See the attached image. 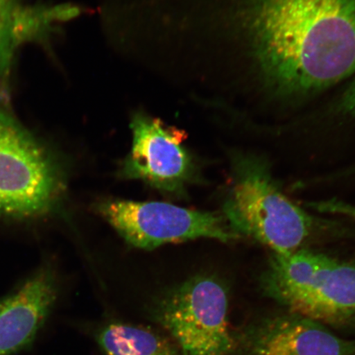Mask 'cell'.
<instances>
[{
    "instance_id": "1",
    "label": "cell",
    "mask_w": 355,
    "mask_h": 355,
    "mask_svg": "<svg viewBox=\"0 0 355 355\" xmlns=\"http://www.w3.org/2000/svg\"><path fill=\"white\" fill-rule=\"evenodd\" d=\"M180 12L181 34L230 40L269 99L296 103L355 73V0H230Z\"/></svg>"
},
{
    "instance_id": "2",
    "label": "cell",
    "mask_w": 355,
    "mask_h": 355,
    "mask_svg": "<svg viewBox=\"0 0 355 355\" xmlns=\"http://www.w3.org/2000/svg\"><path fill=\"white\" fill-rule=\"evenodd\" d=\"M223 217L238 236L254 239L275 254L303 248L323 224L283 193L268 158L239 150L230 154Z\"/></svg>"
},
{
    "instance_id": "3",
    "label": "cell",
    "mask_w": 355,
    "mask_h": 355,
    "mask_svg": "<svg viewBox=\"0 0 355 355\" xmlns=\"http://www.w3.org/2000/svg\"><path fill=\"white\" fill-rule=\"evenodd\" d=\"M259 286L288 312L355 329V265L349 261L305 248L272 252Z\"/></svg>"
},
{
    "instance_id": "4",
    "label": "cell",
    "mask_w": 355,
    "mask_h": 355,
    "mask_svg": "<svg viewBox=\"0 0 355 355\" xmlns=\"http://www.w3.org/2000/svg\"><path fill=\"white\" fill-rule=\"evenodd\" d=\"M227 288L207 275L162 293L149 307L150 318L183 355H232L236 350L229 326Z\"/></svg>"
},
{
    "instance_id": "5",
    "label": "cell",
    "mask_w": 355,
    "mask_h": 355,
    "mask_svg": "<svg viewBox=\"0 0 355 355\" xmlns=\"http://www.w3.org/2000/svg\"><path fill=\"white\" fill-rule=\"evenodd\" d=\"M6 106L0 105V217L21 220L46 215L61 194L59 166Z\"/></svg>"
},
{
    "instance_id": "6",
    "label": "cell",
    "mask_w": 355,
    "mask_h": 355,
    "mask_svg": "<svg viewBox=\"0 0 355 355\" xmlns=\"http://www.w3.org/2000/svg\"><path fill=\"white\" fill-rule=\"evenodd\" d=\"M94 208L127 243L144 250L199 238L223 243L241 239L230 229L223 216L171 203L104 199Z\"/></svg>"
},
{
    "instance_id": "7",
    "label": "cell",
    "mask_w": 355,
    "mask_h": 355,
    "mask_svg": "<svg viewBox=\"0 0 355 355\" xmlns=\"http://www.w3.org/2000/svg\"><path fill=\"white\" fill-rule=\"evenodd\" d=\"M132 149L119 176L140 180L161 192L184 196L198 178L192 155L185 148V132L137 110L130 119Z\"/></svg>"
},
{
    "instance_id": "8",
    "label": "cell",
    "mask_w": 355,
    "mask_h": 355,
    "mask_svg": "<svg viewBox=\"0 0 355 355\" xmlns=\"http://www.w3.org/2000/svg\"><path fill=\"white\" fill-rule=\"evenodd\" d=\"M243 355H355V340L336 336L327 326L288 312L270 314L234 331Z\"/></svg>"
},
{
    "instance_id": "9",
    "label": "cell",
    "mask_w": 355,
    "mask_h": 355,
    "mask_svg": "<svg viewBox=\"0 0 355 355\" xmlns=\"http://www.w3.org/2000/svg\"><path fill=\"white\" fill-rule=\"evenodd\" d=\"M54 277L42 270L0 303V355H11L29 345L54 305Z\"/></svg>"
},
{
    "instance_id": "10",
    "label": "cell",
    "mask_w": 355,
    "mask_h": 355,
    "mask_svg": "<svg viewBox=\"0 0 355 355\" xmlns=\"http://www.w3.org/2000/svg\"><path fill=\"white\" fill-rule=\"evenodd\" d=\"M83 10L64 4L54 7H28L19 0H0V103L10 98L13 56L21 44L46 40L59 22L76 19Z\"/></svg>"
},
{
    "instance_id": "11",
    "label": "cell",
    "mask_w": 355,
    "mask_h": 355,
    "mask_svg": "<svg viewBox=\"0 0 355 355\" xmlns=\"http://www.w3.org/2000/svg\"><path fill=\"white\" fill-rule=\"evenodd\" d=\"M105 355H183L170 336L152 327L125 322H110L95 333Z\"/></svg>"
},
{
    "instance_id": "12",
    "label": "cell",
    "mask_w": 355,
    "mask_h": 355,
    "mask_svg": "<svg viewBox=\"0 0 355 355\" xmlns=\"http://www.w3.org/2000/svg\"><path fill=\"white\" fill-rule=\"evenodd\" d=\"M309 209L322 214L348 217L355 220V205L343 200L331 198L322 201L310 202L306 204Z\"/></svg>"
},
{
    "instance_id": "13",
    "label": "cell",
    "mask_w": 355,
    "mask_h": 355,
    "mask_svg": "<svg viewBox=\"0 0 355 355\" xmlns=\"http://www.w3.org/2000/svg\"><path fill=\"white\" fill-rule=\"evenodd\" d=\"M339 109L345 114L355 116V80L346 89L340 101Z\"/></svg>"
},
{
    "instance_id": "14",
    "label": "cell",
    "mask_w": 355,
    "mask_h": 355,
    "mask_svg": "<svg viewBox=\"0 0 355 355\" xmlns=\"http://www.w3.org/2000/svg\"><path fill=\"white\" fill-rule=\"evenodd\" d=\"M354 174H355V167H352V168H348V170L344 171V172L341 175H343V177H345L347 175L349 176V175H352Z\"/></svg>"
}]
</instances>
